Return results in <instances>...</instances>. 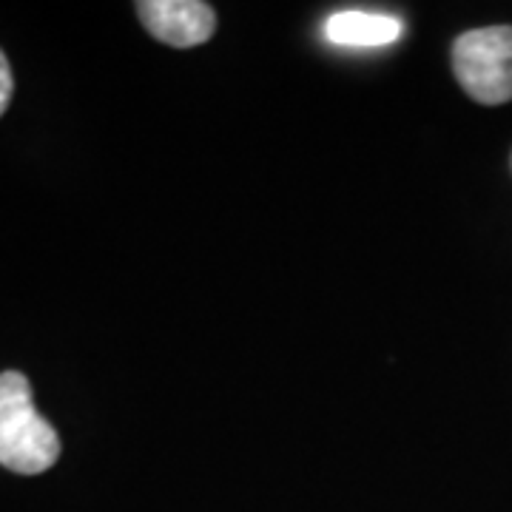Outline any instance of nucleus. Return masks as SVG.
I'll return each instance as SVG.
<instances>
[{"label": "nucleus", "instance_id": "1", "mask_svg": "<svg viewBox=\"0 0 512 512\" xmlns=\"http://www.w3.org/2000/svg\"><path fill=\"white\" fill-rule=\"evenodd\" d=\"M60 458L55 427L43 419L32 402L29 379L18 370L0 373V467L37 476Z\"/></svg>", "mask_w": 512, "mask_h": 512}, {"label": "nucleus", "instance_id": "3", "mask_svg": "<svg viewBox=\"0 0 512 512\" xmlns=\"http://www.w3.org/2000/svg\"><path fill=\"white\" fill-rule=\"evenodd\" d=\"M137 15L151 37L174 49L200 46L217 29L214 9L200 0H143L137 3Z\"/></svg>", "mask_w": 512, "mask_h": 512}, {"label": "nucleus", "instance_id": "2", "mask_svg": "<svg viewBox=\"0 0 512 512\" xmlns=\"http://www.w3.org/2000/svg\"><path fill=\"white\" fill-rule=\"evenodd\" d=\"M453 72L476 103L501 106L512 100V26H487L458 35Z\"/></svg>", "mask_w": 512, "mask_h": 512}, {"label": "nucleus", "instance_id": "5", "mask_svg": "<svg viewBox=\"0 0 512 512\" xmlns=\"http://www.w3.org/2000/svg\"><path fill=\"white\" fill-rule=\"evenodd\" d=\"M12 92H15V80H12V69H9V60L0 52V117L3 111L9 109V100H12Z\"/></svg>", "mask_w": 512, "mask_h": 512}, {"label": "nucleus", "instance_id": "4", "mask_svg": "<svg viewBox=\"0 0 512 512\" xmlns=\"http://www.w3.org/2000/svg\"><path fill=\"white\" fill-rule=\"evenodd\" d=\"M325 35L339 46H387L402 37V20L376 12H336L325 23Z\"/></svg>", "mask_w": 512, "mask_h": 512}]
</instances>
